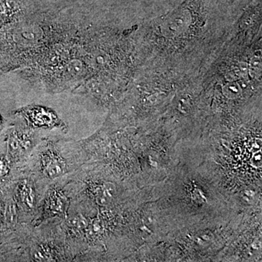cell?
I'll return each instance as SVG.
<instances>
[{
  "label": "cell",
  "mask_w": 262,
  "mask_h": 262,
  "mask_svg": "<svg viewBox=\"0 0 262 262\" xmlns=\"http://www.w3.org/2000/svg\"><path fill=\"white\" fill-rule=\"evenodd\" d=\"M2 125V118L1 117H0V125Z\"/></svg>",
  "instance_id": "52a82bcc"
},
{
  "label": "cell",
  "mask_w": 262,
  "mask_h": 262,
  "mask_svg": "<svg viewBox=\"0 0 262 262\" xmlns=\"http://www.w3.org/2000/svg\"><path fill=\"white\" fill-rule=\"evenodd\" d=\"M37 131L24 124V126L17 127L10 134V151L15 161L24 159L25 163L33 149L42 140L39 139Z\"/></svg>",
  "instance_id": "277c9868"
},
{
  "label": "cell",
  "mask_w": 262,
  "mask_h": 262,
  "mask_svg": "<svg viewBox=\"0 0 262 262\" xmlns=\"http://www.w3.org/2000/svg\"><path fill=\"white\" fill-rule=\"evenodd\" d=\"M73 141L42 139L35 146L26 162L28 175L39 183H49L59 180L83 165L84 149L72 151Z\"/></svg>",
  "instance_id": "6da1fadb"
},
{
  "label": "cell",
  "mask_w": 262,
  "mask_h": 262,
  "mask_svg": "<svg viewBox=\"0 0 262 262\" xmlns=\"http://www.w3.org/2000/svg\"><path fill=\"white\" fill-rule=\"evenodd\" d=\"M7 171V167L3 162L0 161V176L4 175Z\"/></svg>",
  "instance_id": "8992f818"
},
{
  "label": "cell",
  "mask_w": 262,
  "mask_h": 262,
  "mask_svg": "<svg viewBox=\"0 0 262 262\" xmlns=\"http://www.w3.org/2000/svg\"><path fill=\"white\" fill-rule=\"evenodd\" d=\"M15 115L23 119L25 125L34 130L58 129L67 134L68 125L53 108L39 104H30L17 110Z\"/></svg>",
  "instance_id": "3957f363"
},
{
  "label": "cell",
  "mask_w": 262,
  "mask_h": 262,
  "mask_svg": "<svg viewBox=\"0 0 262 262\" xmlns=\"http://www.w3.org/2000/svg\"><path fill=\"white\" fill-rule=\"evenodd\" d=\"M56 182L50 186L41 200L33 221L35 227L50 220H64L68 215L72 205L70 189L68 184H60L58 180Z\"/></svg>",
  "instance_id": "7a4b0ae2"
},
{
  "label": "cell",
  "mask_w": 262,
  "mask_h": 262,
  "mask_svg": "<svg viewBox=\"0 0 262 262\" xmlns=\"http://www.w3.org/2000/svg\"><path fill=\"white\" fill-rule=\"evenodd\" d=\"M17 198L24 212L30 213L36 211L37 213L42 196L39 195L37 189V181L30 175L27 174V177H24L18 183Z\"/></svg>",
  "instance_id": "5b68a950"
}]
</instances>
